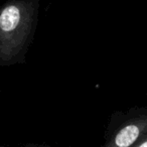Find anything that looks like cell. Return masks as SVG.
Returning a JSON list of instances; mask_svg holds the SVG:
<instances>
[{
  "label": "cell",
  "instance_id": "obj_2",
  "mask_svg": "<svg viewBox=\"0 0 147 147\" xmlns=\"http://www.w3.org/2000/svg\"><path fill=\"white\" fill-rule=\"evenodd\" d=\"M146 119H137L120 129L103 147H133L146 131Z\"/></svg>",
  "mask_w": 147,
  "mask_h": 147
},
{
  "label": "cell",
  "instance_id": "obj_1",
  "mask_svg": "<svg viewBox=\"0 0 147 147\" xmlns=\"http://www.w3.org/2000/svg\"><path fill=\"white\" fill-rule=\"evenodd\" d=\"M39 0H8L0 6V61L21 53L34 28Z\"/></svg>",
  "mask_w": 147,
  "mask_h": 147
},
{
  "label": "cell",
  "instance_id": "obj_3",
  "mask_svg": "<svg viewBox=\"0 0 147 147\" xmlns=\"http://www.w3.org/2000/svg\"><path fill=\"white\" fill-rule=\"evenodd\" d=\"M133 147H147V139L145 138H143V140L141 141L140 143H138V144H136L135 146H133Z\"/></svg>",
  "mask_w": 147,
  "mask_h": 147
}]
</instances>
